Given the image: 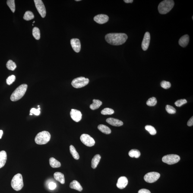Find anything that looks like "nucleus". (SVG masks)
Listing matches in <instances>:
<instances>
[{"mask_svg":"<svg viewBox=\"0 0 193 193\" xmlns=\"http://www.w3.org/2000/svg\"><path fill=\"white\" fill-rule=\"evenodd\" d=\"M107 43L114 46H119L125 43L128 38L126 34L123 33H110L105 36Z\"/></svg>","mask_w":193,"mask_h":193,"instance_id":"1","label":"nucleus"},{"mask_svg":"<svg viewBox=\"0 0 193 193\" xmlns=\"http://www.w3.org/2000/svg\"><path fill=\"white\" fill-rule=\"evenodd\" d=\"M174 1L172 0H165L159 4L158 10L161 14H165L169 13L173 8Z\"/></svg>","mask_w":193,"mask_h":193,"instance_id":"2","label":"nucleus"},{"mask_svg":"<svg viewBox=\"0 0 193 193\" xmlns=\"http://www.w3.org/2000/svg\"><path fill=\"white\" fill-rule=\"evenodd\" d=\"M27 87V85L26 84H22L19 86L11 94V100L16 101L20 100L25 94Z\"/></svg>","mask_w":193,"mask_h":193,"instance_id":"3","label":"nucleus"},{"mask_svg":"<svg viewBox=\"0 0 193 193\" xmlns=\"http://www.w3.org/2000/svg\"><path fill=\"white\" fill-rule=\"evenodd\" d=\"M51 135L48 131H43L38 133L35 137V141L38 144H45L49 142Z\"/></svg>","mask_w":193,"mask_h":193,"instance_id":"4","label":"nucleus"},{"mask_svg":"<svg viewBox=\"0 0 193 193\" xmlns=\"http://www.w3.org/2000/svg\"><path fill=\"white\" fill-rule=\"evenodd\" d=\"M11 186L16 191L20 190L24 186L23 177L21 174L18 173L13 178L11 183Z\"/></svg>","mask_w":193,"mask_h":193,"instance_id":"5","label":"nucleus"},{"mask_svg":"<svg viewBox=\"0 0 193 193\" xmlns=\"http://www.w3.org/2000/svg\"><path fill=\"white\" fill-rule=\"evenodd\" d=\"M89 80L84 77H81L74 79L72 82L71 84L73 87L76 88H81L84 87L88 84Z\"/></svg>","mask_w":193,"mask_h":193,"instance_id":"6","label":"nucleus"},{"mask_svg":"<svg viewBox=\"0 0 193 193\" xmlns=\"http://www.w3.org/2000/svg\"><path fill=\"white\" fill-rule=\"evenodd\" d=\"M180 160V157L178 155L170 154L163 156L162 161L168 165H173L177 163Z\"/></svg>","mask_w":193,"mask_h":193,"instance_id":"7","label":"nucleus"},{"mask_svg":"<svg viewBox=\"0 0 193 193\" xmlns=\"http://www.w3.org/2000/svg\"><path fill=\"white\" fill-rule=\"evenodd\" d=\"M160 177V174L157 172H150L145 175L144 179L146 182L152 183L157 181Z\"/></svg>","mask_w":193,"mask_h":193,"instance_id":"8","label":"nucleus"},{"mask_svg":"<svg viewBox=\"0 0 193 193\" xmlns=\"http://www.w3.org/2000/svg\"><path fill=\"white\" fill-rule=\"evenodd\" d=\"M80 140L83 144L88 147H92L95 144L94 139L88 134H82L80 137Z\"/></svg>","mask_w":193,"mask_h":193,"instance_id":"9","label":"nucleus"},{"mask_svg":"<svg viewBox=\"0 0 193 193\" xmlns=\"http://www.w3.org/2000/svg\"><path fill=\"white\" fill-rule=\"evenodd\" d=\"M34 2L38 12L42 18L46 16V11L44 4L41 0H34Z\"/></svg>","mask_w":193,"mask_h":193,"instance_id":"10","label":"nucleus"},{"mask_svg":"<svg viewBox=\"0 0 193 193\" xmlns=\"http://www.w3.org/2000/svg\"><path fill=\"white\" fill-rule=\"evenodd\" d=\"M71 117L76 122H79L82 119V114L80 111L76 109H72L70 112Z\"/></svg>","mask_w":193,"mask_h":193,"instance_id":"11","label":"nucleus"},{"mask_svg":"<svg viewBox=\"0 0 193 193\" xmlns=\"http://www.w3.org/2000/svg\"><path fill=\"white\" fill-rule=\"evenodd\" d=\"M150 41V35L148 32H146L144 35L142 43V48L143 50L146 51L148 48Z\"/></svg>","mask_w":193,"mask_h":193,"instance_id":"12","label":"nucleus"},{"mask_svg":"<svg viewBox=\"0 0 193 193\" xmlns=\"http://www.w3.org/2000/svg\"><path fill=\"white\" fill-rule=\"evenodd\" d=\"M94 20L99 24H103L109 21V17L105 14H99L95 16Z\"/></svg>","mask_w":193,"mask_h":193,"instance_id":"13","label":"nucleus"},{"mask_svg":"<svg viewBox=\"0 0 193 193\" xmlns=\"http://www.w3.org/2000/svg\"><path fill=\"white\" fill-rule=\"evenodd\" d=\"M128 184V178L125 176L120 177L118 178L116 185L119 189H123L126 187Z\"/></svg>","mask_w":193,"mask_h":193,"instance_id":"14","label":"nucleus"},{"mask_svg":"<svg viewBox=\"0 0 193 193\" xmlns=\"http://www.w3.org/2000/svg\"><path fill=\"white\" fill-rule=\"evenodd\" d=\"M71 44L73 49L76 52H80L81 49V44L79 39L77 38L71 39Z\"/></svg>","mask_w":193,"mask_h":193,"instance_id":"15","label":"nucleus"},{"mask_svg":"<svg viewBox=\"0 0 193 193\" xmlns=\"http://www.w3.org/2000/svg\"><path fill=\"white\" fill-rule=\"evenodd\" d=\"M106 122L109 125L119 127L123 125V122L119 119L112 118H107L106 120Z\"/></svg>","mask_w":193,"mask_h":193,"instance_id":"16","label":"nucleus"},{"mask_svg":"<svg viewBox=\"0 0 193 193\" xmlns=\"http://www.w3.org/2000/svg\"><path fill=\"white\" fill-rule=\"evenodd\" d=\"M189 41V36L188 35H185L181 37L179 40V44L183 47H185L188 45Z\"/></svg>","mask_w":193,"mask_h":193,"instance_id":"17","label":"nucleus"},{"mask_svg":"<svg viewBox=\"0 0 193 193\" xmlns=\"http://www.w3.org/2000/svg\"><path fill=\"white\" fill-rule=\"evenodd\" d=\"M7 160L6 152L4 150L0 152V169L5 165Z\"/></svg>","mask_w":193,"mask_h":193,"instance_id":"18","label":"nucleus"},{"mask_svg":"<svg viewBox=\"0 0 193 193\" xmlns=\"http://www.w3.org/2000/svg\"><path fill=\"white\" fill-rule=\"evenodd\" d=\"M70 188L72 189L77 190L81 192L83 190L82 187L80 185V183L76 180H74L70 184Z\"/></svg>","mask_w":193,"mask_h":193,"instance_id":"19","label":"nucleus"},{"mask_svg":"<svg viewBox=\"0 0 193 193\" xmlns=\"http://www.w3.org/2000/svg\"><path fill=\"white\" fill-rule=\"evenodd\" d=\"M101 159V156L99 154L96 155L92 159L91 167L93 169H95L97 167Z\"/></svg>","mask_w":193,"mask_h":193,"instance_id":"20","label":"nucleus"},{"mask_svg":"<svg viewBox=\"0 0 193 193\" xmlns=\"http://www.w3.org/2000/svg\"><path fill=\"white\" fill-rule=\"evenodd\" d=\"M54 177L57 181H59L61 184H63L65 183V178L63 174L61 172H55L54 174Z\"/></svg>","mask_w":193,"mask_h":193,"instance_id":"21","label":"nucleus"},{"mask_svg":"<svg viewBox=\"0 0 193 193\" xmlns=\"http://www.w3.org/2000/svg\"><path fill=\"white\" fill-rule=\"evenodd\" d=\"M102 104V102L98 99H94L93 100V103L90 105V109L92 110L99 109Z\"/></svg>","mask_w":193,"mask_h":193,"instance_id":"22","label":"nucleus"},{"mask_svg":"<svg viewBox=\"0 0 193 193\" xmlns=\"http://www.w3.org/2000/svg\"><path fill=\"white\" fill-rule=\"evenodd\" d=\"M98 128L99 131L105 134H109L111 133V130L109 127L106 125H99L98 126Z\"/></svg>","mask_w":193,"mask_h":193,"instance_id":"23","label":"nucleus"},{"mask_svg":"<svg viewBox=\"0 0 193 193\" xmlns=\"http://www.w3.org/2000/svg\"><path fill=\"white\" fill-rule=\"evenodd\" d=\"M50 165L51 167L53 168H56L60 167L61 164L60 162L58 161L53 157H51L49 160Z\"/></svg>","mask_w":193,"mask_h":193,"instance_id":"24","label":"nucleus"},{"mask_svg":"<svg viewBox=\"0 0 193 193\" xmlns=\"http://www.w3.org/2000/svg\"><path fill=\"white\" fill-rule=\"evenodd\" d=\"M70 152L73 158L75 160H78L80 159V156L75 147L73 145H71L70 147Z\"/></svg>","mask_w":193,"mask_h":193,"instance_id":"25","label":"nucleus"},{"mask_svg":"<svg viewBox=\"0 0 193 193\" xmlns=\"http://www.w3.org/2000/svg\"><path fill=\"white\" fill-rule=\"evenodd\" d=\"M128 155L130 157L138 158L141 155V153L138 150H136V149H133V150H130L129 152Z\"/></svg>","mask_w":193,"mask_h":193,"instance_id":"26","label":"nucleus"},{"mask_svg":"<svg viewBox=\"0 0 193 193\" xmlns=\"http://www.w3.org/2000/svg\"><path fill=\"white\" fill-rule=\"evenodd\" d=\"M32 34L36 40H39L40 38V31L39 29L37 27L34 28L32 30Z\"/></svg>","mask_w":193,"mask_h":193,"instance_id":"27","label":"nucleus"},{"mask_svg":"<svg viewBox=\"0 0 193 193\" xmlns=\"http://www.w3.org/2000/svg\"><path fill=\"white\" fill-rule=\"evenodd\" d=\"M6 66L9 70H11V71H14L17 67L15 63L13 62L11 60H9L7 62Z\"/></svg>","mask_w":193,"mask_h":193,"instance_id":"28","label":"nucleus"},{"mask_svg":"<svg viewBox=\"0 0 193 193\" xmlns=\"http://www.w3.org/2000/svg\"><path fill=\"white\" fill-rule=\"evenodd\" d=\"M34 18V15L33 13L30 11H26L24 14V17H23V19L25 20H27V21L31 20Z\"/></svg>","mask_w":193,"mask_h":193,"instance_id":"29","label":"nucleus"},{"mask_svg":"<svg viewBox=\"0 0 193 193\" xmlns=\"http://www.w3.org/2000/svg\"><path fill=\"white\" fill-rule=\"evenodd\" d=\"M7 4L9 7L12 12H15L16 9L15 1L14 0H8L7 1Z\"/></svg>","mask_w":193,"mask_h":193,"instance_id":"30","label":"nucleus"},{"mask_svg":"<svg viewBox=\"0 0 193 193\" xmlns=\"http://www.w3.org/2000/svg\"><path fill=\"white\" fill-rule=\"evenodd\" d=\"M145 129L148 131L152 135H154L156 134L157 131L154 127L150 125H147L145 127Z\"/></svg>","mask_w":193,"mask_h":193,"instance_id":"31","label":"nucleus"},{"mask_svg":"<svg viewBox=\"0 0 193 193\" xmlns=\"http://www.w3.org/2000/svg\"><path fill=\"white\" fill-rule=\"evenodd\" d=\"M157 103V101L156 98L153 97L150 98L146 102L147 105L149 106H153L156 105Z\"/></svg>","mask_w":193,"mask_h":193,"instance_id":"32","label":"nucleus"},{"mask_svg":"<svg viewBox=\"0 0 193 193\" xmlns=\"http://www.w3.org/2000/svg\"><path fill=\"white\" fill-rule=\"evenodd\" d=\"M113 109L109 108H106L104 109L101 112V113L103 115H111L114 113Z\"/></svg>","mask_w":193,"mask_h":193,"instance_id":"33","label":"nucleus"},{"mask_svg":"<svg viewBox=\"0 0 193 193\" xmlns=\"http://www.w3.org/2000/svg\"><path fill=\"white\" fill-rule=\"evenodd\" d=\"M166 111L169 114H175L176 112V109L173 107L167 105L166 106Z\"/></svg>","mask_w":193,"mask_h":193,"instance_id":"34","label":"nucleus"},{"mask_svg":"<svg viewBox=\"0 0 193 193\" xmlns=\"http://www.w3.org/2000/svg\"><path fill=\"white\" fill-rule=\"evenodd\" d=\"M187 103V101L186 99H181L178 100L175 102V105L178 107H180L182 105L185 104Z\"/></svg>","mask_w":193,"mask_h":193,"instance_id":"35","label":"nucleus"},{"mask_svg":"<svg viewBox=\"0 0 193 193\" xmlns=\"http://www.w3.org/2000/svg\"><path fill=\"white\" fill-rule=\"evenodd\" d=\"M161 86L163 88L167 89L171 87V84L169 82L163 80L161 82Z\"/></svg>","mask_w":193,"mask_h":193,"instance_id":"36","label":"nucleus"},{"mask_svg":"<svg viewBox=\"0 0 193 193\" xmlns=\"http://www.w3.org/2000/svg\"><path fill=\"white\" fill-rule=\"evenodd\" d=\"M15 76L13 75L9 76L8 78L7 79L6 82L7 84L10 85L13 82L16 80Z\"/></svg>","mask_w":193,"mask_h":193,"instance_id":"37","label":"nucleus"},{"mask_svg":"<svg viewBox=\"0 0 193 193\" xmlns=\"http://www.w3.org/2000/svg\"><path fill=\"white\" fill-rule=\"evenodd\" d=\"M40 108H38V109H35V108H32L30 110V113L32 114H34V115H40Z\"/></svg>","mask_w":193,"mask_h":193,"instance_id":"38","label":"nucleus"},{"mask_svg":"<svg viewBox=\"0 0 193 193\" xmlns=\"http://www.w3.org/2000/svg\"><path fill=\"white\" fill-rule=\"evenodd\" d=\"M57 187L56 184L55 182H51L49 184V188L51 190H53L56 188Z\"/></svg>","mask_w":193,"mask_h":193,"instance_id":"39","label":"nucleus"},{"mask_svg":"<svg viewBox=\"0 0 193 193\" xmlns=\"http://www.w3.org/2000/svg\"><path fill=\"white\" fill-rule=\"evenodd\" d=\"M138 193H151L148 190L146 189H142L138 191Z\"/></svg>","mask_w":193,"mask_h":193,"instance_id":"40","label":"nucleus"},{"mask_svg":"<svg viewBox=\"0 0 193 193\" xmlns=\"http://www.w3.org/2000/svg\"><path fill=\"white\" fill-rule=\"evenodd\" d=\"M188 126H192L193 125V117H191L190 119L189 120V121H188Z\"/></svg>","mask_w":193,"mask_h":193,"instance_id":"41","label":"nucleus"},{"mask_svg":"<svg viewBox=\"0 0 193 193\" xmlns=\"http://www.w3.org/2000/svg\"><path fill=\"white\" fill-rule=\"evenodd\" d=\"M124 1L127 3H132L134 1L133 0H124Z\"/></svg>","mask_w":193,"mask_h":193,"instance_id":"42","label":"nucleus"},{"mask_svg":"<svg viewBox=\"0 0 193 193\" xmlns=\"http://www.w3.org/2000/svg\"><path fill=\"white\" fill-rule=\"evenodd\" d=\"M3 134V131L2 130H0V139L1 138Z\"/></svg>","mask_w":193,"mask_h":193,"instance_id":"43","label":"nucleus"},{"mask_svg":"<svg viewBox=\"0 0 193 193\" xmlns=\"http://www.w3.org/2000/svg\"><path fill=\"white\" fill-rule=\"evenodd\" d=\"M80 1V0H76V1Z\"/></svg>","mask_w":193,"mask_h":193,"instance_id":"44","label":"nucleus"},{"mask_svg":"<svg viewBox=\"0 0 193 193\" xmlns=\"http://www.w3.org/2000/svg\"><path fill=\"white\" fill-rule=\"evenodd\" d=\"M33 115V114H32L31 113H30V115Z\"/></svg>","mask_w":193,"mask_h":193,"instance_id":"45","label":"nucleus"},{"mask_svg":"<svg viewBox=\"0 0 193 193\" xmlns=\"http://www.w3.org/2000/svg\"><path fill=\"white\" fill-rule=\"evenodd\" d=\"M35 23V21H34V22H33V23Z\"/></svg>","mask_w":193,"mask_h":193,"instance_id":"46","label":"nucleus"},{"mask_svg":"<svg viewBox=\"0 0 193 193\" xmlns=\"http://www.w3.org/2000/svg\"><path fill=\"white\" fill-rule=\"evenodd\" d=\"M38 107H39V106H38Z\"/></svg>","mask_w":193,"mask_h":193,"instance_id":"47","label":"nucleus"}]
</instances>
